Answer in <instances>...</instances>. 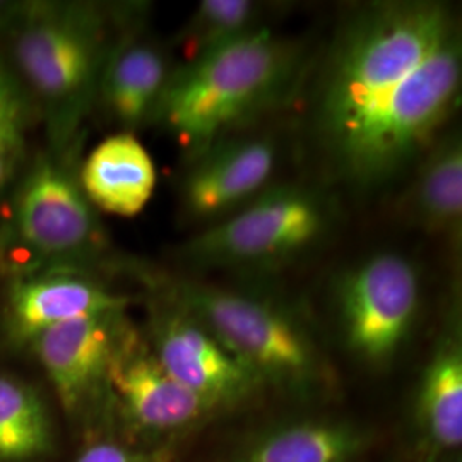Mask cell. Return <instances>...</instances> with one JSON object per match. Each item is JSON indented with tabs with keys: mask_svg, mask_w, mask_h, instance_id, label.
Returning <instances> with one entry per match:
<instances>
[{
	"mask_svg": "<svg viewBox=\"0 0 462 462\" xmlns=\"http://www.w3.org/2000/svg\"><path fill=\"white\" fill-rule=\"evenodd\" d=\"M461 93V21L452 5L379 0L351 7L310 93L319 158L332 180L374 194L414 168Z\"/></svg>",
	"mask_w": 462,
	"mask_h": 462,
	"instance_id": "6da1fadb",
	"label": "cell"
},
{
	"mask_svg": "<svg viewBox=\"0 0 462 462\" xmlns=\"http://www.w3.org/2000/svg\"><path fill=\"white\" fill-rule=\"evenodd\" d=\"M307 60L301 42L267 26L175 66L152 120L190 160L276 110L301 83Z\"/></svg>",
	"mask_w": 462,
	"mask_h": 462,
	"instance_id": "7a4b0ae2",
	"label": "cell"
},
{
	"mask_svg": "<svg viewBox=\"0 0 462 462\" xmlns=\"http://www.w3.org/2000/svg\"><path fill=\"white\" fill-rule=\"evenodd\" d=\"M163 297L192 315L264 383L290 396H319L334 382L307 326L273 298L198 280H166Z\"/></svg>",
	"mask_w": 462,
	"mask_h": 462,
	"instance_id": "3957f363",
	"label": "cell"
},
{
	"mask_svg": "<svg viewBox=\"0 0 462 462\" xmlns=\"http://www.w3.org/2000/svg\"><path fill=\"white\" fill-rule=\"evenodd\" d=\"M334 219V200L324 190L271 185L236 213L196 231L180 257L194 271H267L319 247Z\"/></svg>",
	"mask_w": 462,
	"mask_h": 462,
	"instance_id": "277c9868",
	"label": "cell"
},
{
	"mask_svg": "<svg viewBox=\"0 0 462 462\" xmlns=\"http://www.w3.org/2000/svg\"><path fill=\"white\" fill-rule=\"evenodd\" d=\"M110 50L91 7H57L26 19L14 43L17 67L45 101L57 135L69 139L98 93Z\"/></svg>",
	"mask_w": 462,
	"mask_h": 462,
	"instance_id": "5b68a950",
	"label": "cell"
},
{
	"mask_svg": "<svg viewBox=\"0 0 462 462\" xmlns=\"http://www.w3.org/2000/svg\"><path fill=\"white\" fill-rule=\"evenodd\" d=\"M337 312L349 353L372 368L391 364L413 330L421 282L416 265L397 252H379L337 282Z\"/></svg>",
	"mask_w": 462,
	"mask_h": 462,
	"instance_id": "8992f818",
	"label": "cell"
},
{
	"mask_svg": "<svg viewBox=\"0 0 462 462\" xmlns=\"http://www.w3.org/2000/svg\"><path fill=\"white\" fill-rule=\"evenodd\" d=\"M149 343L166 372L216 414L265 391L209 330L165 298L151 320Z\"/></svg>",
	"mask_w": 462,
	"mask_h": 462,
	"instance_id": "52a82bcc",
	"label": "cell"
},
{
	"mask_svg": "<svg viewBox=\"0 0 462 462\" xmlns=\"http://www.w3.org/2000/svg\"><path fill=\"white\" fill-rule=\"evenodd\" d=\"M13 228L38 257L70 259L103 247V233L79 180L53 158H40L17 190Z\"/></svg>",
	"mask_w": 462,
	"mask_h": 462,
	"instance_id": "ba28073f",
	"label": "cell"
},
{
	"mask_svg": "<svg viewBox=\"0 0 462 462\" xmlns=\"http://www.w3.org/2000/svg\"><path fill=\"white\" fill-rule=\"evenodd\" d=\"M280 144L264 134H236L189 160L180 182L183 216L200 228L236 213L273 183Z\"/></svg>",
	"mask_w": 462,
	"mask_h": 462,
	"instance_id": "9c48e42d",
	"label": "cell"
},
{
	"mask_svg": "<svg viewBox=\"0 0 462 462\" xmlns=\"http://www.w3.org/2000/svg\"><path fill=\"white\" fill-rule=\"evenodd\" d=\"M106 397L134 429L156 435L194 430L216 414L166 372L149 339L127 320L108 370Z\"/></svg>",
	"mask_w": 462,
	"mask_h": 462,
	"instance_id": "30bf717a",
	"label": "cell"
},
{
	"mask_svg": "<svg viewBox=\"0 0 462 462\" xmlns=\"http://www.w3.org/2000/svg\"><path fill=\"white\" fill-rule=\"evenodd\" d=\"M122 314L93 315L50 328L32 345L67 413H78L106 397V379Z\"/></svg>",
	"mask_w": 462,
	"mask_h": 462,
	"instance_id": "8fae6325",
	"label": "cell"
},
{
	"mask_svg": "<svg viewBox=\"0 0 462 462\" xmlns=\"http://www.w3.org/2000/svg\"><path fill=\"white\" fill-rule=\"evenodd\" d=\"M129 298L76 274L21 276L9 288L5 322L9 337L32 343L42 332L93 315L122 314Z\"/></svg>",
	"mask_w": 462,
	"mask_h": 462,
	"instance_id": "7c38bea8",
	"label": "cell"
},
{
	"mask_svg": "<svg viewBox=\"0 0 462 462\" xmlns=\"http://www.w3.org/2000/svg\"><path fill=\"white\" fill-rule=\"evenodd\" d=\"M413 421L425 461L437 462L461 452L462 332L457 315L440 334L420 377Z\"/></svg>",
	"mask_w": 462,
	"mask_h": 462,
	"instance_id": "4fadbf2b",
	"label": "cell"
},
{
	"mask_svg": "<svg viewBox=\"0 0 462 462\" xmlns=\"http://www.w3.org/2000/svg\"><path fill=\"white\" fill-rule=\"evenodd\" d=\"M156 166L143 143L131 133L103 139L79 175L84 196L101 211L122 217L141 215L156 189Z\"/></svg>",
	"mask_w": 462,
	"mask_h": 462,
	"instance_id": "5bb4252c",
	"label": "cell"
},
{
	"mask_svg": "<svg viewBox=\"0 0 462 462\" xmlns=\"http://www.w3.org/2000/svg\"><path fill=\"white\" fill-rule=\"evenodd\" d=\"M401 213L414 228L461 244V133L442 134L418 160L413 180L401 200Z\"/></svg>",
	"mask_w": 462,
	"mask_h": 462,
	"instance_id": "9a60e30c",
	"label": "cell"
},
{
	"mask_svg": "<svg viewBox=\"0 0 462 462\" xmlns=\"http://www.w3.org/2000/svg\"><path fill=\"white\" fill-rule=\"evenodd\" d=\"M173 69L165 49L154 42L122 40L106 57L98 95L120 125L137 129L154 118Z\"/></svg>",
	"mask_w": 462,
	"mask_h": 462,
	"instance_id": "2e32d148",
	"label": "cell"
},
{
	"mask_svg": "<svg viewBox=\"0 0 462 462\" xmlns=\"http://www.w3.org/2000/svg\"><path fill=\"white\" fill-rule=\"evenodd\" d=\"M370 446V431L334 418L284 423L252 439L228 462H355Z\"/></svg>",
	"mask_w": 462,
	"mask_h": 462,
	"instance_id": "e0dca14e",
	"label": "cell"
},
{
	"mask_svg": "<svg viewBox=\"0 0 462 462\" xmlns=\"http://www.w3.org/2000/svg\"><path fill=\"white\" fill-rule=\"evenodd\" d=\"M255 0H202L180 33L183 64L267 28L271 11Z\"/></svg>",
	"mask_w": 462,
	"mask_h": 462,
	"instance_id": "ac0fdd59",
	"label": "cell"
},
{
	"mask_svg": "<svg viewBox=\"0 0 462 462\" xmlns=\"http://www.w3.org/2000/svg\"><path fill=\"white\" fill-rule=\"evenodd\" d=\"M50 447V416L42 397L24 382L0 375V461H32Z\"/></svg>",
	"mask_w": 462,
	"mask_h": 462,
	"instance_id": "d6986e66",
	"label": "cell"
},
{
	"mask_svg": "<svg viewBox=\"0 0 462 462\" xmlns=\"http://www.w3.org/2000/svg\"><path fill=\"white\" fill-rule=\"evenodd\" d=\"M28 129L26 98L11 70L0 62V190L24 160Z\"/></svg>",
	"mask_w": 462,
	"mask_h": 462,
	"instance_id": "ffe728a7",
	"label": "cell"
},
{
	"mask_svg": "<svg viewBox=\"0 0 462 462\" xmlns=\"http://www.w3.org/2000/svg\"><path fill=\"white\" fill-rule=\"evenodd\" d=\"M76 462H160L152 454L116 442H98L88 447Z\"/></svg>",
	"mask_w": 462,
	"mask_h": 462,
	"instance_id": "44dd1931",
	"label": "cell"
},
{
	"mask_svg": "<svg viewBox=\"0 0 462 462\" xmlns=\"http://www.w3.org/2000/svg\"><path fill=\"white\" fill-rule=\"evenodd\" d=\"M437 462H462L461 452L452 454V456H447L444 459H439Z\"/></svg>",
	"mask_w": 462,
	"mask_h": 462,
	"instance_id": "7402d4cb",
	"label": "cell"
}]
</instances>
